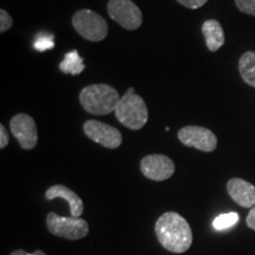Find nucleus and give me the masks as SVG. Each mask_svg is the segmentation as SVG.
Returning a JSON list of instances; mask_svg holds the SVG:
<instances>
[{"instance_id":"nucleus-20","label":"nucleus","mask_w":255,"mask_h":255,"mask_svg":"<svg viewBox=\"0 0 255 255\" xmlns=\"http://www.w3.org/2000/svg\"><path fill=\"white\" fill-rule=\"evenodd\" d=\"M176 1L180 2L181 5H183L184 7L196 9V8L202 7V6L205 5L208 0H176Z\"/></svg>"},{"instance_id":"nucleus-13","label":"nucleus","mask_w":255,"mask_h":255,"mask_svg":"<svg viewBox=\"0 0 255 255\" xmlns=\"http://www.w3.org/2000/svg\"><path fill=\"white\" fill-rule=\"evenodd\" d=\"M202 33L205 36L207 47L212 52L218 51L225 44V33L221 24L215 19H208L202 25Z\"/></svg>"},{"instance_id":"nucleus-22","label":"nucleus","mask_w":255,"mask_h":255,"mask_svg":"<svg viewBox=\"0 0 255 255\" xmlns=\"http://www.w3.org/2000/svg\"><path fill=\"white\" fill-rule=\"evenodd\" d=\"M246 222H247L248 227H250L251 229H253V231H255V207L251 208V212L248 213Z\"/></svg>"},{"instance_id":"nucleus-21","label":"nucleus","mask_w":255,"mask_h":255,"mask_svg":"<svg viewBox=\"0 0 255 255\" xmlns=\"http://www.w3.org/2000/svg\"><path fill=\"white\" fill-rule=\"evenodd\" d=\"M8 144V133L5 127L0 124V149H5Z\"/></svg>"},{"instance_id":"nucleus-18","label":"nucleus","mask_w":255,"mask_h":255,"mask_svg":"<svg viewBox=\"0 0 255 255\" xmlns=\"http://www.w3.org/2000/svg\"><path fill=\"white\" fill-rule=\"evenodd\" d=\"M235 4L244 13L255 15V0H235Z\"/></svg>"},{"instance_id":"nucleus-2","label":"nucleus","mask_w":255,"mask_h":255,"mask_svg":"<svg viewBox=\"0 0 255 255\" xmlns=\"http://www.w3.org/2000/svg\"><path fill=\"white\" fill-rule=\"evenodd\" d=\"M120 100L116 89L108 84L88 85L79 95L83 109L96 116L115 113Z\"/></svg>"},{"instance_id":"nucleus-5","label":"nucleus","mask_w":255,"mask_h":255,"mask_svg":"<svg viewBox=\"0 0 255 255\" xmlns=\"http://www.w3.org/2000/svg\"><path fill=\"white\" fill-rule=\"evenodd\" d=\"M72 25L78 34L90 41H102L108 34L105 19L91 9H81L72 17Z\"/></svg>"},{"instance_id":"nucleus-14","label":"nucleus","mask_w":255,"mask_h":255,"mask_svg":"<svg viewBox=\"0 0 255 255\" xmlns=\"http://www.w3.org/2000/svg\"><path fill=\"white\" fill-rule=\"evenodd\" d=\"M239 71L248 85L255 88V52L248 51L239 60Z\"/></svg>"},{"instance_id":"nucleus-16","label":"nucleus","mask_w":255,"mask_h":255,"mask_svg":"<svg viewBox=\"0 0 255 255\" xmlns=\"http://www.w3.org/2000/svg\"><path fill=\"white\" fill-rule=\"evenodd\" d=\"M239 221V215L237 213H227L221 214L213 221V226L216 231H223V229L231 228Z\"/></svg>"},{"instance_id":"nucleus-11","label":"nucleus","mask_w":255,"mask_h":255,"mask_svg":"<svg viewBox=\"0 0 255 255\" xmlns=\"http://www.w3.org/2000/svg\"><path fill=\"white\" fill-rule=\"evenodd\" d=\"M227 191L235 203L244 208L255 207V186L242 180V178H231L227 183Z\"/></svg>"},{"instance_id":"nucleus-15","label":"nucleus","mask_w":255,"mask_h":255,"mask_svg":"<svg viewBox=\"0 0 255 255\" xmlns=\"http://www.w3.org/2000/svg\"><path fill=\"white\" fill-rule=\"evenodd\" d=\"M83 62H84V59L78 55L77 50L70 51V52L66 53L62 62H60L59 69L64 73H71L73 76L79 75L85 69V65Z\"/></svg>"},{"instance_id":"nucleus-7","label":"nucleus","mask_w":255,"mask_h":255,"mask_svg":"<svg viewBox=\"0 0 255 255\" xmlns=\"http://www.w3.org/2000/svg\"><path fill=\"white\" fill-rule=\"evenodd\" d=\"M177 137L186 146L195 148L197 150L212 152L218 146V138L215 133L203 127L188 126L178 130Z\"/></svg>"},{"instance_id":"nucleus-3","label":"nucleus","mask_w":255,"mask_h":255,"mask_svg":"<svg viewBox=\"0 0 255 255\" xmlns=\"http://www.w3.org/2000/svg\"><path fill=\"white\" fill-rule=\"evenodd\" d=\"M115 115L119 122L128 129L139 130L148 122V108L141 96L130 88L121 98Z\"/></svg>"},{"instance_id":"nucleus-9","label":"nucleus","mask_w":255,"mask_h":255,"mask_svg":"<svg viewBox=\"0 0 255 255\" xmlns=\"http://www.w3.org/2000/svg\"><path fill=\"white\" fill-rule=\"evenodd\" d=\"M9 129L19 144L25 150H31L38 143L37 126L27 114H18L9 122Z\"/></svg>"},{"instance_id":"nucleus-1","label":"nucleus","mask_w":255,"mask_h":255,"mask_svg":"<svg viewBox=\"0 0 255 255\" xmlns=\"http://www.w3.org/2000/svg\"><path fill=\"white\" fill-rule=\"evenodd\" d=\"M155 233L161 246L171 253L182 254L193 244V231L189 223L178 213L167 212L155 223Z\"/></svg>"},{"instance_id":"nucleus-23","label":"nucleus","mask_w":255,"mask_h":255,"mask_svg":"<svg viewBox=\"0 0 255 255\" xmlns=\"http://www.w3.org/2000/svg\"><path fill=\"white\" fill-rule=\"evenodd\" d=\"M9 255H46L44 253L43 251H36L33 252V253H27V252H25L24 250H17V251H13Z\"/></svg>"},{"instance_id":"nucleus-17","label":"nucleus","mask_w":255,"mask_h":255,"mask_svg":"<svg viewBox=\"0 0 255 255\" xmlns=\"http://www.w3.org/2000/svg\"><path fill=\"white\" fill-rule=\"evenodd\" d=\"M55 46V41H53V34L40 33L36 37L33 41V47L36 51L43 52V51L53 49Z\"/></svg>"},{"instance_id":"nucleus-12","label":"nucleus","mask_w":255,"mask_h":255,"mask_svg":"<svg viewBox=\"0 0 255 255\" xmlns=\"http://www.w3.org/2000/svg\"><path fill=\"white\" fill-rule=\"evenodd\" d=\"M45 197L50 201L55 199L65 200L70 206V213H71L72 218H79L84 212V205H83L81 197L75 191L63 184H56V186L50 187L46 190Z\"/></svg>"},{"instance_id":"nucleus-8","label":"nucleus","mask_w":255,"mask_h":255,"mask_svg":"<svg viewBox=\"0 0 255 255\" xmlns=\"http://www.w3.org/2000/svg\"><path fill=\"white\" fill-rule=\"evenodd\" d=\"M85 135L91 141L103 145L104 148L116 149L122 144V133L119 129L100 121L89 120L83 126Z\"/></svg>"},{"instance_id":"nucleus-4","label":"nucleus","mask_w":255,"mask_h":255,"mask_svg":"<svg viewBox=\"0 0 255 255\" xmlns=\"http://www.w3.org/2000/svg\"><path fill=\"white\" fill-rule=\"evenodd\" d=\"M46 226L52 235L66 240H79L89 234V223L81 218H64L51 212L46 216Z\"/></svg>"},{"instance_id":"nucleus-6","label":"nucleus","mask_w":255,"mask_h":255,"mask_svg":"<svg viewBox=\"0 0 255 255\" xmlns=\"http://www.w3.org/2000/svg\"><path fill=\"white\" fill-rule=\"evenodd\" d=\"M108 13L113 20L129 31L137 30L143 21L141 9L132 0H110Z\"/></svg>"},{"instance_id":"nucleus-19","label":"nucleus","mask_w":255,"mask_h":255,"mask_svg":"<svg viewBox=\"0 0 255 255\" xmlns=\"http://www.w3.org/2000/svg\"><path fill=\"white\" fill-rule=\"evenodd\" d=\"M12 24H13V19L8 14V12L5 11L4 8L0 9V32L4 33L12 26Z\"/></svg>"},{"instance_id":"nucleus-10","label":"nucleus","mask_w":255,"mask_h":255,"mask_svg":"<svg viewBox=\"0 0 255 255\" xmlns=\"http://www.w3.org/2000/svg\"><path fill=\"white\" fill-rule=\"evenodd\" d=\"M141 171L146 178L152 181H165L175 173L173 159L165 155H148L142 158Z\"/></svg>"}]
</instances>
